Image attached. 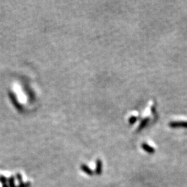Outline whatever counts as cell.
Here are the masks:
<instances>
[{"label": "cell", "instance_id": "1", "mask_svg": "<svg viewBox=\"0 0 187 187\" xmlns=\"http://www.w3.org/2000/svg\"><path fill=\"white\" fill-rule=\"evenodd\" d=\"M169 126L172 128H177V127L187 128V121H171L169 123Z\"/></svg>", "mask_w": 187, "mask_h": 187}, {"label": "cell", "instance_id": "2", "mask_svg": "<svg viewBox=\"0 0 187 187\" xmlns=\"http://www.w3.org/2000/svg\"><path fill=\"white\" fill-rule=\"evenodd\" d=\"M141 146H142V148H143V149L148 153H153L154 152H155V148H154L153 147H152V146H149L147 144H146V143L142 144Z\"/></svg>", "mask_w": 187, "mask_h": 187}, {"label": "cell", "instance_id": "3", "mask_svg": "<svg viewBox=\"0 0 187 187\" xmlns=\"http://www.w3.org/2000/svg\"><path fill=\"white\" fill-rule=\"evenodd\" d=\"M148 121H149V118H146V119H143V120L141 121V123H140L139 126L138 130H141L142 128H144V127H145L146 125H147V123H148Z\"/></svg>", "mask_w": 187, "mask_h": 187}, {"label": "cell", "instance_id": "4", "mask_svg": "<svg viewBox=\"0 0 187 187\" xmlns=\"http://www.w3.org/2000/svg\"><path fill=\"white\" fill-rule=\"evenodd\" d=\"M138 119V117H135V116H132V117H130V119H129V123H130V124H133L134 122H136L137 121Z\"/></svg>", "mask_w": 187, "mask_h": 187}]
</instances>
